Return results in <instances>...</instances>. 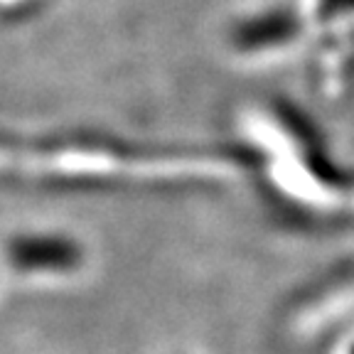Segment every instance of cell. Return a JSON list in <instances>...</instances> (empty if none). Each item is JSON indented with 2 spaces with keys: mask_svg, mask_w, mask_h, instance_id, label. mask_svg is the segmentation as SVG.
I'll list each match as a JSON object with an SVG mask.
<instances>
[{
  "mask_svg": "<svg viewBox=\"0 0 354 354\" xmlns=\"http://www.w3.org/2000/svg\"><path fill=\"white\" fill-rule=\"evenodd\" d=\"M3 185L39 194H187L251 183L239 140H170L84 123L3 136Z\"/></svg>",
  "mask_w": 354,
  "mask_h": 354,
  "instance_id": "1",
  "label": "cell"
},
{
  "mask_svg": "<svg viewBox=\"0 0 354 354\" xmlns=\"http://www.w3.org/2000/svg\"><path fill=\"white\" fill-rule=\"evenodd\" d=\"M308 84L325 106H344L354 96V22L320 32L305 52Z\"/></svg>",
  "mask_w": 354,
  "mask_h": 354,
  "instance_id": "5",
  "label": "cell"
},
{
  "mask_svg": "<svg viewBox=\"0 0 354 354\" xmlns=\"http://www.w3.org/2000/svg\"><path fill=\"white\" fill-rule=\"evenodd\" d=\"M313 30L300 0H256L224 25V47L241 64L273 66L308 52Z\"/></svg>",
  "mask_w": 354,
  "mask_h": 354,
  "instance_id": "3",
  "label": "cell"
},
{
  "mask_svg": "<svg viewBox=\"0 0 354 354\" xmlns=\"http://www.w3.org/2000/svg\"><path fill=\"white\" fill-rule=\"evenodd\" d=\"M344 354H354V335H352V339L347 342V347H344Z\"/></svg>",
  "mask_w": 354,
  "mask_h": 354,
  "instance_id": "8",
  "label": "cell"
},
{
  "mask_svg": "<svg viewBox=\"0 0 354 354\" xmlns=\"http://www.w3.org/2000/svg\"><path fill=\"white\" fill-rule=\"evenodd\" d=\"M55 6L57 0H0V15L6 28H28Z\"/></svg>",
  "mask_w": 354,
  "mask_h": 354,
  "instance_id": "7",
  "label": "cell"
},
{
  "mask_svg": "<svg viewBox=\"0 0 354 354\" xmlns=\"http://www.w3.org/2000/svg\"><path fill=\"white\" fill-rule=\"evenodd\" d=\"M313 30V39L327 30L354 22V0H300Z\"/></svg>",
  "mask_w": 354,
  "mask_h": 354,
  "instance_id": "6",
  "label": "cell"
},
{
  "mask_svg": "<svg viewBox=\"0 0 354 354\" xmlns=\"http://www.w3.org/2000/svg\"><path fill=\"white\" fill-rule=\"evenodd\" d=\"M266 207L303 232L354 229V165L339 160L320 123L281 94L249 99L236 133Z\"/></svg>",
  "mask_w": 354,
  "mask_h": 354,
  "instance_id": "2",
  "label": "cell"
},
{
  "mask_svg": "<svg viewBox=\"0 0 354 354\" xmlns=\"http://www.w3.org/2000/svg\"><path fill=\"white\" fill-rule=\"evenodd\" d=\"M88 266V246L62 227H22L6 239V273L22 286H50L79 278Z\"/></svg>",
  "mask_w": 354,
  "mask_h": 354,
  "instance_id": "4",
  "label": "cell"
}]
</instances>
